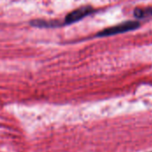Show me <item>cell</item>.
<instances>
[{"mask_svg":"<svg viewBox=\"0 0 152 152\" xmlns=\"http://www.w3.org/2000/svg\"><path fill=\"white\" fill-rule=\"evenodd\" d=\"M138 27H140V23L137 21H126L123 23H120L117 26L111 27V28H108L104 30H102V32H100L98 34L99 37H108V36H113L116 34H120V33H125L130 30H134L136 29Z\"/></svg>","mask_w":152,"mask_h":152,"instance_id":"6da1fadb","label":"cell"},{"mask_svg":"<svg viewBox=\"0 0 152 152\" xmlns=\"http://www.w3.org/2000/svg\"><path fill=\"white\" fill-rule=\"evenodd\" d=\"M93 12H94V9L91 6H83V7L77 8V9L72 11L71 12H69L66 16V18L63 21V25L75 23V22L84 19L85 17L88 16Z\"/></svg>","mask_w":152,"mask_h":152,"instance_id":"7a4b0ae2","label":"cell"},{"mask_svg":"<svg viewBox=\"0 0 152 152\" xmlns=\"http://www.w3.org/2000/svg\"><path fill=\"white\" fill-rule=\"evenodd\" d=\"M31 25L35 27H39V28H53V27H59L61 26V22L58 20H36L31 22Z\"/></svg>","mask_w":152,"mask_h":152,"instance_id":"3957f363","label":"cell"},{"mask_svg":"<svg viewBox=\"0 0 152 152\" xmlns=\"http://www.w3.org/2000/svg\"><path fill=\"white\" fill-rule=\"evenodd\" d=\"M134 14L137 19H146L152 16V7H137L134 11Z\"/></svg>","mask_w":152,"mask_h":152,"instance_id":"277c9868","label":"cell"}]
</instances>
